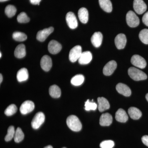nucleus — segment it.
<instances>
[{
  "mask_svg": "<svg viewBox=\"0 0 148 148\" xmlns=\"http://www.w3.org/2000/svg\"><path fill=\"white\" fill-rule=\"evenodd\" d=\"M66 148V147H64V148Z\"/></svg>",
  "mask_w": 148,
  "mask_h": 148,
  "instance_id": "obj_45",
  "label": "nucleus"
},
{
  "mask_svg": "<svg viewBox=\"0 0 148 148\" xmlns=\"http://www.w3.org/2000/svg\"><path fill=\"white\" fill-rule=\"evenodd\" d=\"M5 12L7 16L10 18L16 14V9L14 6L9 5L6 7Z\"/></svg>",
  "mask_w": 148,
  "mask_h": 148,
  "instance_id": "obj_30",
  "label": "nucleus"
},
{
  "mask_svg": "<svg viewBox=\"0 0 148 148\" xmlns=\"http://www.w3.org/2000/svg\"><path fill=\"white\" fill-rule=\"evenodd\" d=\"M146 98L147 99V101H148V93L146 95Z\"/></svg>",
  "mask_w": 148,
  "mask_h": 148,
  "instance_id": "obj_42",
  "label": "nucleus"
},
{
  "mask_svg": "<svg viewBox=\"0 0 148 148\" xmlns=\"http://www.w3.org/2000/svg\"><path fill=\"white\" fill-rule=\"evenodd\" d=\"M98 109L100 112H103L110 108V105L108 101L103 97L98 98Z\"/></svg>",
  "mask_w": 148,
  "mask_h": 148,
  "instance_id": "obj_19",
  "label": "nucleus"
},
{
  "mask_svg": "<svg viewBox=\"0 0 148 148\" xmlns=\"http://www.w3.org/2000/svg\"><path fill=\"white\" fill-rule=\"evenodd\" d=\"M115 44L117 48L119 49L124 48L127 42L126 36L124 34H119L115 38Z\"/></svg>",
  "mask_w": 148,
  "mask_h": 148,
  "instance_id": "obj_14",
  "label": "nucleus"
},
{
  "mask_svg": "<svg viewBox=\"0 0 148 148\" xmlns=\"http://www.w3.org/2000/svg\"><path fill=\"white\" fill-rule=\"evenodd\" d=\"M133 8L136 13L141 14L147 10V6L143 0H134Z\"/></svg>",
  "mask_w": 148,
  "mask_h": 148,
  "instance_id": "obj_7",
  "label": "nucleus"
},
{
  "mask_svg": "<svg viewBox=\"0 0 148 148\" xmlns=\"http://www.w3.org/2000/svg\"><path fill=\"white\" fill-rule=\"evenodd\" d=\"M14 54L16 58H24L26 54V48L24 45L21 44L17 46L14 50Z\"/></svg>",
  "mask_w": 148,
  "mask_h": 148,
  "instance_id": "obj_23",
  "label": "nucleus"
},
{
  "mask_svg": "<svg viewBox=\"0 0 148 148\" xmlns=\"http://www.w3.org/2000/svg\"><path fill=\"white\" fill-rule=\"evenodd\" d=\"M17 107L14 104H12L8 106L5 111V114L8 116H10L15 113L17 111Z\"/></svg>",
  "mask_w": 148,
  "mask_h": 148,
  "instance_id": "obj_33",
  "label": "nucleus"
},
{
  "mask_svg": "<svg viewBox=\"0 0 148 148\" xmlns=\"http://www.w3.org/2000/svg\"><path fill=\"white\" fill-rule=\"evenodd\" d=\"M35 105L32 101H25L21 104L20 108V111L22 114H27L34 110Z\"/></svg>",
  "mask_w": 148,
  "mask_h": 148,
  "instance_id": "obj_10",
  "label": "nucleus"
},
{
  "mask_svg": "<svg viewBox=\"0 0 148 148\" xmlns=\"http://www.w3.org/2000/svg\"><path fill=\"white\" fill-rule=\"evenodd\" d=\"M103 38L102 33L100 32H96L92 35L90 40L92 45L95 47H98L102 44Z\"/></svg>",
  "mask_w": 148,
  "mask_h": 148,
  "instance_id": "obj_16",
  "label": "nucleus"
},
{
  "mask_svg": "<svg viewBox=\"0 0 148 148\" xmlns=\"http://www.w3.org/2000/svg\"><path fill=\"white\" fill-rule=\"evenodd\" d=\"M139 38L143 43L148 44V29L142 30L139 34Z\"/></svg>",
  "mask_w": 148,
  "mask_h": 148,
  "instance_id": "obj_31",
  "label": "nucleus"
},
{
  "mask_svg": "<svg viewBox=\"0 0 148 148\" xmlns=\"http://www.w3.org/2000/svg\"><path fill=\"white\" fill-rule=\"evenodd\" d=\"M2 81H3L2 75H1H1H0V83H1V82H2Z\"/></svg>",
  "mask_w": 148,
  "mask_h": 148,
  "instance_id": "obj_40",
  "label": "nucleus"
},
{
  "mask_svg": "<svg viewBox=\"0 0 148 148\" xmlns=\"http://www.w3.org/2000/svg\"><path fill=\"white\" fill-rule=\"evenodd\" d=\"M12 38L18 42H22L27 40V35L24 33L20 32H15L12 34Z\"/></svg>",
  "mask_w": 148,
  "mask_h": 148,
  "instance_id": "obj_29",
  "label": "nucleus"
},
{
  "mask_svg": "<svg viewBox=\"0 0 148 148\" xmlns=\"http://www.w3.org/2000/svg\"><path fill=\"white\" fill-rule=\"evenodd\" d=\"M101 148H112L114 146V143L112 140H106L100 144Z\"/></svg>",
  "mask_w": 148,
  "mask_h": 148,
  "instance_id": "obj_36",
  "label": "nucleus"
},
{
  "mask_svg": "<svg viewBox=\"0 0 148 148\" xmlns=\"http://www.w3.org/2000/svg\"><path fill=\"white\" fill-rule=\"evenodd\" d=\"M52 66L51 58L49 56H44L40 61V66L42 69L45 71L48 72L51 69Z\"/></svg>",
  "mask_w": 148,
  "mask_h": 148,
  "instance_id": "obj_12",
  "label": "nucleus"
},
{
  "mask_svg": "<svg viewBox=\"0 0 148 148\" xmlns=\"http://www.w3.org/2000/svg\"><path fill=\"white\" fill-rule=\"evenodd\" d=\"M131 62L134 66L141 69H145L147 66L145 60L140 55H133L131 58Z\"/></svg>",
  "mask_w": 148,
  "mask_h": 148,
  "instance_id": "obj_6",
  "label": "nucleus"
},
{
  "mask_svg": "<svg viewBox=\"0 0 148 148\" xmlns=\"http://www.w3.org/2000/svg\"><path fill=\"white\" fill-rule=\"evenodd\" d=\"M17 80L19 82L25 81L29 78V73L26 68H22L18 71L16 75Z\"/></svg>",
  "mask_w": 148,
  "mask_h": 148,
  "instance_id": "obj_21",
  "label": "nucleus"
},
{
  "mask_svg": "<svg viewBox=\"0 0 148 148\" xmlns=\"http://www.w3.org/2000/svg\"><path fill=\"white\" fill-rule=\"evenodd\" d=\"M45 116L42 112H39L35 115L32 120V126L34 129H37L44 122Z\"/></svg>",
  "mask_w": 148,
  "mask_h": 148,
  "instance_id": "obj_4",
  "label": "nucleus"
},
{
  "mask_svg": "<svg viewBox=\"0 0 148 148\" xmlns=\"http://www.w3.org/2000/svg\"><path fill=\"white\" fill-rule=\"evenodd\" d=\"M143 23L148 27V12H146L143 17Z\"/></svg>",
  "mask_w": 148,
  "mask_h": 148,
  "instance_id": "obj_37",
  "label": "nucleus"
},
{
  "mask_svg": "<svg viewBox=\"0 0 148 148\" xmlns=\"http://www.w3.org/2000/svg\"><path fill=\"white\" fill-rule=\"evenodd\" d=\"M30 20V18L27 16V14L24 12H21L17 16V20L19 23H28Z\"/></svg>",
  "mask_w": 148,
  "mask_h": 148,
  "instance_id": "obj_34",
  "label": "nucleus"
},
{
  "mask_svg": "<svg viewBox=\"0 0 148 148\" xmlns=\"http://www.w3.org/2000/svg\"><path fill=\"white\" fill-rule=\"evenodd\" d=\"M66 18L67 24L70 28L74 29L77 28L78 26L77 20L74 13L71 12H68L66 14Z\"/></svg>",
  "mask_w": 148,
  "mask_h": 148,
  "instance_id": "obj_9",
  "label": "nucleus"
},
{
  "mask_svg": "<svg viewBox=\"0 0 148 148\" xmlns=\"http://www.w3.org/2000/svg\"><path fill=\"white\" fill-rule=\"evenodd\" d=\"M82 47L80 45L74 47L70 51L69 53V58L71 62L74 63L79 60L82 53Z\"/></svg>",
  "mask_w": 148,
  "mask_h": 148,
  "instance_id": "obj_5",
  "label": "nucleus"
},
{
  "mask_svg": "<svg viewBox=\"0 0 148 148\" xmlns=\"http://www.w3.org/2000/svg\"><path fill=\"white\" fill-rule=\"evenodd\" d=\"M116 89L119 93L126 97H128L131 95V90L127 86L124 84L119 83L116 85Z\"/></svg>",
  "mask_w": 148,
  "mask_h": 148,
  "instance_id": "obj_15",
  "label": "nucleus"
},
{
  "mask_svg": "<svg viewBox=\"0 0 148 148\" xmlns=\"http://www.w3.org/2000/svg\"><path fill=\"white\" fill-rule=\"evenodd\" d=\"M116 67L117 64L115 61H110L104 66L103 69V74L106 76L111 75L113 73Z\"/></svg>",
  "mask_w": 148,
  "mask_h": 148,
  "instance_id": "obj_13",
  "label": "nucleus"
},
{
  "mask_svg": "<svg viewBox=\"0 0 148 148\" xmlns=\"http://www.w3.org/2000/svg\"><path fill=\"white\" fill-rule=\"evenodd\" d=\"M112 122V117L108 113L103 114L100 119V124L101 126H109Z\"/></svg>",
  "mask_w": 148,
  "mask_h": 148,
  "instance_id": "obj_18",
  "label": "nucleus"
},
{
  "mask_svg": "<svg viewBox=\"0 0 148 148\" xmlns=\"http://www.w3.org/2000/svg\"><path fill=\"white\" fill-rule=\"evenodd\" d=\"M49 95L52 98H59L61 95V90L60 88L56 85L51 86L49 88Z\"/></svg>",
  "mask_w": 148,
  "mask_h": 148,
  "instance_id": "obj_26",
  "label": "nucleus"
},
{
  "mask_svg": "<svg viewBox=\"0 0 148 148\" xmlns=\"http://www.w3.org/2000/svg\"><path fill=\"white\" fill-rule=\"evenodd\" d=\"M66 123L69 128L75 132L79 131L82 128V125L78 118L73 115L67 118Z\"/></svg>",
  "mask_w": 148,
  "mask_h": 148,
  "instance_id": "obj_1",
  "label": "nucleus"
},
{
  "mask_svg": "<svg viewBox=\"0 0 148 148\" xmlns=\"http://www.w3.org/2000/svg\"><path fill=\"white\" fill-rule=\"evenodd\" d=\"M15 130L13 126H10L8 129V133L5 138V140L6 142H9L12 140L15 134Z\"/></svg>",
  "mask_w": 148,
  "mask_h": 148,
  "instance_id": "obj_32",
  "label": "nucleus"
},
{
  "mask_svg": "<svg viewBox=\"0 0 148 148\" xmlns=\"http://www.w3.org/2000/svg\"><path fill=\"white\" fill-rule=\"evenodd\" d=\"M128 113L131 119L134 120H138L142 115V112L137 108L131 107L128 110Z\"/></svg>",
  "mask_w": 148,
  "mask_h": 148,
  "instance_id": "obj_24",
  "label": "nucleus"
},
{
  "mask_svg": "<svg viewBox=\"0 0 148 148\" xmlns=\"http://www.w3.org/2000/svg\"><path fill=\"white\" fill-rule=\"evenodd\" d=\"M126 20L127 25L132 28L137 27L140 24L139 17L132 11H129L126 14Z\"/></svg>",
  "mask_w": 148,
  "mask_h": 148,
  "instance_id": "obj_3",
  "label": "nucleus"
},
{
  "mask_svg": "<svg viewBox=\"0 0 148 148\" xmlns=\"http://www.w3.org/2000/svg\"><path fill=\"white\" fill-rule=\"evenodd\" d=\"M2 56V54H1V52H0V57H1Z\"/></svg>",
  "mask_w": 148,
  "mask_h": 148,
  "instance_id": "obj_44",
  "label": "nucleus"
},
{
  "mask_svg": "<svg viewBox=\"0 0 148 148\" xmlns=\"http://www.w3.org/2000/svg\"><path fill=\"white\" fill-rule=\"evenodd\" d=\"M84 80V77L82 75H77L73 77L71 80V83L75 86L82 84Z\"/></svg>",
  "mask_w": 148,
  "mask_h": 148,
  "instance_id": "obj_27",
  "label": "nucleus"
},
{
  "mask_svg": "<svg viewBox=\"0 0 148 148\" xmlns=\"http://www.w3.org/2000/svg\"><path fill=\"white\" fill-rule=\"evenodd\" d=\"M8 1V0H0V1L2 2L6 1Z\"/></svg>",
  "mask_w": 148,
  "mask_h": 148,
  "instance_id": "obj_43",
  "label": "nucleus"
},
{
  "mask_svg": "<svg viewBox=\"0 0 148 148\" xmlns=\"http://www.w3.org/2000/svg\"><path fill=\"white\" fill-rule=\"evenodd\" d=\"M101 8L107 12H111L112 10V6L110 0H99Z\"/></svg>",
  "mask_w": 148,
  "mask_h": 148,
  "instance_id": "obj_25",
  "label": "nucleus"
},
{
  "mask_svg": "<svg viewBox=\"0 0 148 148\" xmlns=\"http://www.w3.org/2000/svg\"><path fill=\"white\" fill-rule=\"evenodd\" d=\"M41 0H30L31 3L33 5H39L40 2Z\"/></svg>",
  "mask_w": 148,
  "mask_h": 148,
  "instance_id": "obj_39",
  "label": "nucleus"
},
{
  "mask_svg": "<svg viewBox=\"0 0 148 148\" xmlns=\"http://www.w3.org/2000/svg\"><path fill=\"white\" fill-rule=\"evenodd\" d=\"M142 141L144 145L148 147V135H145L142 138Z\"/></svg>",
  "mask_w": 148,
  "mask_h": 148,
  "instance_id": "obj_38",
  "label": "nucleus"
},
{
  "mask_svg": "<svg viewBox=\"0 0 148 148\" xmlns=\"http://www.w3.org/2000/svg\"><path fill=\"white\" fill-rule=\"evenodd\" d=\"M78 17L80 21L83 24L87 23L88 19V12L87 10L85 8L80 9L78 11Z\"/></svg>",
  "mask_w": 148,
  "mask_h": 148,
  "instance_id": "obj_22",
  "label": "nucleus"
},
{
  "mask_svg": "<svg viewBox=\"0 0 148 148\" xmlns=\"http://www.w3.org/2000/svg\"><path fill=\"white\" fill-rule=\"evenodd\" d=\"M115 119L117 121L125 123L127 121L128 117L125 111L121 108L119 109L116 113Z\"/></svg>",
  "mask_w": 148,
  "mask_h": 148,
  "instance_id": "obj_20",
  "label": "nucleus"
},
{
  "mask_svg": "<svg viewBox=\"0 0 148 148\" xmlns=\"http://www.w3.org/2000/svg\"><path fill=\"white\" fill-rule=\"evenodd\" d=\"M85 109L86 110L89 111L90 110H95L97 108V105L96 103L92 102H90L89 100H88L85 103Z\"/></svg>",
  "mask_w": 148,
  "mask_h": 148,
  "instance_id": "obj_35",
  "label": "nucleus"
},
{
  "mask_svg": "<svg viewBox=\"0 0 148 148\" xmlns=\"http://www.w3.org/2000/svg\"><path fill=\"white\" fill-rule=\"evenodd\" d=\"M92 59V53L89 51L82 52L78 60L79 64L81 65H86L89 64Z\"/></svg>",
  "mask_w": 148,
  "mask_h": 148,
  "instance_id": "obj_17",
  "label": "nucleus"
},
{
  "mask_svg": "<svg viewBox=\"0 0 148 148\" xmlns=\"http://www.w3.org/2000/svg\"><path fill=\"white\" fill-rule=\"evenodd\" d=\"M62 46L55 40H52L49 42L48 46L49 51L52 54H57L61 50Z\"/></svg>",
  "mask_w": 148,
  "mask_h": 148,
  "instance_id": "obj_11",
  "label": "nucleus"
},
{
  "mask_svg": "<svg viewBox=\"0 0 148 148\" xmlns=\"http://www.w3.org/2000/svg\"><path fill=\"white\" fill-rule=\"evenodd\" d=\"M53 31H54V28L53 27H50L40 31L37 33V39L41 42L44 41L48 36L53 32Z\"/></svg>",
  "mask_w": 148,
  "mask_h": 148,
  "instance_id": "obj_8",
  "label": "nucleus"
},
{
  "mask_svg": "<svg viewBox=\"0 0 148 148\" xmlns=\"http://www.w3.org/2000/svg\"><path fill=\"white\" fill-rule=\"evenodd\" d=\"M24 134L22 130L20 127H17L15 131V134L14 137V139L15 143H19L21 142L24 139Z\"/></svg>",
  "mask_w": 148,
  "mask_h": 148,
  "instance_id": "obj_28",
  "label": "nucleus"
},
{
  "mask_svg": "<svg viewBox=\"0 0 148 148\" xmlns=\"http://www.w3.org/2000/svg\"><path fill=\"white\" fill-rule=\"evenodd\" d=\"M44 148H53V147L51 145H48L46 146V147H45Z\"/></svg>",
  "mask_w": 148,
  "mask_h": 148,
  "instance_id": "obj_41",
  "label": "nucleus"
},
{
  "mask_svg": "<svg viewBox=\"0 0 148 148\" xmlns=\"http://www.w3.org/2000/svg\"><path fill=\"white\" fill-rule=\"evenodd\" d=\"M128 74L132 79L137 81L146 79L147 78V75L144 72L134 67L128 69Z\"/></svg>",
  "mask_w": 148,
  "mask_h": 148,
  "instance_id": "obj_2",
  "label": "nucleus"
}]
</instances>
